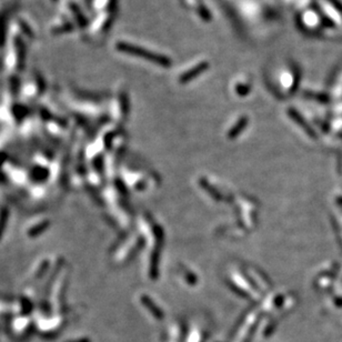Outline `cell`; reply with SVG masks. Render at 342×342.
<instances>
[{
  "label": "cell",
  "mask_w": 342,
  "mask_h": 342,
  "mask_svg": "<svg viewBox=\"0 0 342 342\" xmlns=\"http://www.w3.org/2000/svg\"><path fill=\"white\" fill-rule=\"evenodd\" d=\"M124 49H126L127 52L131 53V54H138V55H142V56H146V59L151 60V61L159 62L161 64H165L166 63V60L163 57L157 56V55H154V54L149 53V52H143V50H139V49H137V47H130V46L127 45L126 48H124Z\"/></svg>",
  "instance_id": "obj_1"
}]
</instances>
